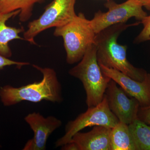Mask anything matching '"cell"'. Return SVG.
Here are the masks:
<instances>
[{
  "mask_svg": "<svg viewBox=\"0 0 150 150\" xmlns=\"http://www.w3.org/2000/svg\"><path fill=\"white\" fill-rule=\"evenodd\" d=\"M138 118L148 125H150V106L140 107L138 112Z\"/></svg>",
  "mask_w": 150,
  "mask_h": 150,
  "instance_id": "obj_18",
  "label": "cell"
},
{
  "mask_svg": "<svg viewBox=\"0 0 150 150\" xmlns=\"http://www.w3.org/2000/svg\"><path fill=\"white\" fill-rule=\"evenodd\" d=\"M111 130L104 126H95L86 133H76L70 142L76 143L79 150H111Z\"/></svg>",
  "mask_w": 150,
  "mask_h": 150,
  "instance_id": "obj_11",
  "label": "cell"
},
{
  "mask_svg": "<svg viewBox=\"0 0 150 150\" xmlns=\"http://www.w3.org/2000/svg\"><path fill=\"white\" fill-rule=\"evenodd\" d=\"M33 67L43 75L40 81L14 87L6 85L0 88V99L4 106L15 105L23 101L38 103L43 100L60 103L63 100L62 86L54 69Z\"/></svg>",
  "mask_w": 150,
  "mask_h": 150,
  "instance_id": "obj_2",
  "label": "cell"
},
{
  "mask_svg": "<svg viewBox=\"0 0 150 150\" xmlns=\"http://www.w3.org/2000/svg\"><path fill=\"white\" fill-rule=\"evenodd\" d=\"M102 72L121 87L125 93L138 100L141 107L150 106V74L142 81L135 80L117 70L99 64Z\"/></svg>",
  "mask_w": 150,
  "mask_h": 150,
  "instance_id": "obj_10",
  "label": "cell"
},
{
  "mask_svg": "<svg viewBox=\"0 0 150 150\" xmlns=\"http://www.w3.org/2000/svg\"><path fill=\"white\" fill-rule=\"evenodd\" d=\"M111 150H137L129 125L119 121L111 130Z\"/></svg>",
  "mask_w": 150,
  "mask_h": 150,
  "instance_id": "obj_13",
  "label": "cell"
},
{
  "mask_svg": "<svg viewBox=\"0 0 150 150\" xmlns=\"http://www.w3.org/2000/svg\"><path fill=\"white\" fill-rule=\"evenodd\" d=\"M105 6L108 9L106 12L99 11L90 20L96 34L107 28L120 23H124L131 18L141 21L148 15L143 9L142 4L137 0H127L118 4L112 0L108 1Z\"/></svg>",
  "mask_w": 150,
  "mask_h": 150,
  "instance_id": "obj_7",
  "label": "cell"
},
{
  "mask_svg": "<svg viewBox=\"0 0 150 150\" xmlns=\"http://www.w3.org/2000/svg\"><path fill=\"white\" fill-rule=\"evenodd\" d=\"M44 0H0V13H8L20 11L18 15L21 21L28 20L32 16L34 5Z\"/></svg>",
  "mask_w": 150,
  "mask_h": 150,
  "instance_id": "obj_14",
  "label": "cell"
},
{
  "mask_svg": "<svg viewBox=\"0 0 150 150\" xmlns=\"http://www.w3.org/2000/svg\"><path fill=\"white\" fill-rule=\"evenodd\" d=\"M76 0H54L47 6L38 18L30 22L23 33V38L32 44H36L34 38L48 28L67 24L77 15L75 11Z\"/></svg>",
  "mask_w": 150,
  "mask_h": 150,
  "instance_id": "obj_5",
  "label": "cell"
},
{
  "mask_svg": "<svg viewBox=\"0 0 150 150\" xmlns=\"http://www.w3.org/2000/svg\"><path fill=\"white\" fill-rule=\"evenodd\" d=\"M119 121L111 111L108 106L106 96L99 104L88 107L85 112L79 115L75 120L68 122L65 128L64 136L55 143L56 147H62L69 142L73 136L86 127L92 126H102L107 128L114 127Z\"/></svg>",
  "mask_w": 150,
  "mask_h": 150,
  "instance_id": "obj_6",
  "label": "cell"
},
{
  "mask_svg": "<svg viewBox=\"0 0 150 150\" xmlns=\"http://www.w3.org/2000/svg\"><path fill=\"white\" fill-rule=\"evenodd\" d=\"M61 150H79V146L76 143L69 142L62 146Z\"/></svg>",
  "mask_w": 150,
  "mask_h": 150,
  "instance_id": "obj_19",
  "label": "cell"
},
{
  "mask_svg": "<svg viewBox=\"0 0 150 150\" xmlns=\"http://www.w3.org/2000/svg\"><path fill=\"white\" fill-rule=\"evenodd\" d=\"M142 4L143 7L150 11V0H137Z\"/></svg>",
  "mask_w": 150,
  "mask_h": 150,
  "instance_id": "obj_20",
  "label": "cell"
},
{
  "mask_svg": "<svg viewBox=\"0 0 150 150\" xmlns=\"http://www.w3.org/2000/svg\"><path fill=\"white\" fill-rule=\"evenodd\" d=\"M137 150H150V125L137 118L129 125Z\"/></svg>",
  "mask_w": 150,
  "mask_h": 150,
  "instance_id": "obj_15",
  "label": "cell"
},
{
  "mask_svg": "<svg viewBox=\"0 0 150 150\" xmlns=\"http://www.w3.org/2000/svg\"><path fill=\"white\" fill-rule=\"evenodd\" d=\"M54 34L63 38L67 63L73 64L81 60L89 47L94 43L96 34L90 20L80 13L67 24L56 27Z\"/></svg>",
  "mask_w": 150,
  "mask_h": 150,
  "instance_id": "obj_4",
  "label": "cell"
},
{
  "mask_svg": "<svg viewBox=\"0 0 150 150\" xmlns=\"http://www.w3.org/2000/svg\"><path fill=\"white\" fill-rule=\"evenodd\" d=\"M105 95L110 110L119 121L129 125L138 118L139 103L134 98H129L114 81L109 82Z\"/></svg>",
  "mask_w": 150,
  "mask_h": 150,
  "instance_id": "obj_8",
  "label": "cell"
},
{
  "mask_svg": "<svg viewBox=\"0 0 150 150\" xmlns=\"http://www.w3.org/2000/svg\"><path fill=\"white\" fill-rule=\"evenodd\" d=\"M140 23L129 24L124 23L109 26L96 34L94 43L99 64L117 70L135 80L142 81L147 73L131 64L126 57L127 46L119 44L117 41L123 31Z\"/></svg>",
  "mask_w": 150,
  "mask_h": 150,
  "instance_id": "obj_1",
  "label": "cell"
},
{
  "mask_svg": "<svg viewBox=\"0 0 150 150\" xmlns=\"http://www.w3.org/2000/svg\"><path fill=\"white\" fill-rule=\"evenodd\" d=\"M29 64L28 62H16L0 55V69H4L5 67L11 66H16L20 69L23 66Z\"/></svg>",
  "mask_w": 150,
  "mask_h": 150,
  "instance_id": "obj_17",
  "label": "cell"
},
{
  "mask_svg": "<svg viewBox=\"0 0 150 150\" xmlns=\"http://www.w3.org/2000/svg\"><path fill=\"white\" fill-rule=\"evenodd\" d=\"M69 74L79 79L83 85L88 107L96 106L102 101L111 79L101 71L94 43L89 47L80 62L70 70Z\"/></svg>",
  "mask_w": 150,
  "mask_h": 150,
  "instance_id": "obj_3",
  "label": "cell"
},
{
  "mask_svg": "<svg viewBox=\"0 0 150 150\" xmlns=\"http://www.w3.org/2000/svg\"><path fill=\"white\" fill-rule=\"evenodd\" d=\"M143 28L135 40V43H140L150 40V15L141 21Z\"/></svg>",
  "mask_w": 150,
  "mask_h": 150,
  "instance_id": "obj_16",
  "label": "cell"
},
{
  "mask_svg": "<svg viewBox=\"0 0 150 150\" xmlns=\"http://www.w3.org/2000/svg\"><path fill=\"white\" fill-rule=\"evenodd\" d=\"M34 133L32 139L28 140L23 150H44L48 137L62 125V121L54 116L45 118L39 112L29 113L24 118Z\"/></svg>",
  "mask_w": 150,
  "mask_h": 150,
  "instance_id": "obj_9",
  "label": "cell"
},
{
  "mask_svg": "<svg viewBox=\"0 0 150 150\" xmlns=\"http://www.w3.org/2000/svg\"><path fill=\"white\" fill-rule=\"evenodd\" d=\"M20 13V10L8 13H0V55L7 58H10L12 56L9 43L15 39L24 40L23 38L19 36L20 33L24 32L23 28L10 27L6 23L9 19L18 15Z\"/></svg>",
  "mask_w": 150,
  "mask_h": 150,
  "instance_id": "obj_12",
  "label": "cell"
},
{
  "mask_svg": "<svg viewBox=\"0 0 150 150\" xmlns=\"http://www.w3.org/2000/svg\"><path fill=\"white\" fill-rule=\"evenodd\" d=\"M107 1H109V0H107Z\"/></svg>",
  "mask_w": 150,
  "mask_h": 150,
  "instance_id": "obj_21",
  "label": "cell"
}]
</instances>
